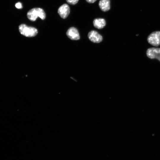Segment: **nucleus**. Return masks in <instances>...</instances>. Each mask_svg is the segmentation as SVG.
<instances>
[{
  "instance_id": "f257e3e1",
  "label": "nucleus",
  "mask_w": 160,
  "mask_h": 160,
  "mask_svg": "<svg viewBox=\"0 0 160 160\" xmlns=\"http://www.w3.org/2000/svg\"><path fill=\"white\" fill-rule=\"evenodd\" d=\"M28 18L32 21L36 20L39 17L42 20H44L46 17V14L44 10L39 8H35L29 10L27 13Z\"/></svg>"
},
{
  "instance_id": "f03ea898",
  "label": "nucleus",
  "mask_w": 160,
  "mask_h": 160,
  "mask_svg": "<svg viewBox=\"0 0 160 160\" xmlns=\"http://www.w3.org/2000/svg\"><path fill=\"white\" fill-rule=\"evenodd\" d=\"M19 30L20 33L28 37H33L38 33L37 29L33 27H29L25 24H22L19 26Z\"/></svg>"
},
{
  "instance_id": "7ed1b4c3",
  "label": "nucleus",
  "mask_w": 160,
  "mask_h": 160,
  "mask_svg": "<svg viewBox=\"0 0 160 160\" xmlns=\"http://www.w3.org/2000/svg\"><path fill=\"white\" fill-rule=\"evenodd\" d=\"M148 43L155 47L160 45V31H156L151 33L148 37Z\"/></svg>"
},
{
  "instance_id": "20e7f679",
  "label": "nucleus",
  "mask_w": 160,
  "mask_h": 160,
  "mask_svg": "<svg viewBox=\"0 0 160 160\" xmlns=\"http://www.w3.org/2000/svg\"><path fill=\"white\" fill-rule=\"evenodd\" d=\"M146 54L147 56L149 58L156 59L160 62V48H149L146 51Z\"/></svg>"
},
{
  "instance_id": "39448f33",
  "label": "nucleus",
  "mask_w": 160,
  "mask_h": 160,
  "mask_svg": "<svg viewBox=\"0 0 160 160\" xmlns=\"http://www.w3.org/2000/svg\"><path fill=\"white\" fill-rule=\"evenodd\" d=\"M88 37L89 40L95 43H99L103 40V37L97 31L92 30L88 33Z\"/></svg>"
},
{
  "instance_id": "423d86ee",
  "label": "nucleus",
  "mask_w": 160,
  "mask_h": 160,
  "mask_svg": "<svg viewBox=\"0 0 160 160\" xmlns=\"http://www.w3.org/2000/svg\"><path fill=\"white\" fill-rule=\"evenodd\" d=\"M67 36L72 40H79L80 37L77 29L74 27L69 28L66 32Z\"/></svg>"
},
{
  "instance_id": "0eeeda50",
  "label": "nucleus",
  "mask_w": 160,
  "mask_h": 160,
  "mask_svg": "<svg viewBox=\"0 0 160 160\" xmlns=\"http://www.w3.org/2000/svg\"><path fill=\"white\" fill-rule=\"evenodd\" d=\"M70 12L69 6L65 4L60 6L58 10V13L62 18L65 19L67 17Z\"/></svg>"
},
{
  "instance_id": "6e6552de",
  "label": "nucleus",
  "mask_w": 160,
  "mask_h": 160,
  "mask_svg": "<svg viewBox=\"0 0 160 160\" xmlns=\"http://www.w3.org/2000/svg\"><path fill=\"white\" fill-rule=\"evenodd\" d=\"M110 0H100L99 2V6L101 9L104 12L108 11L110 8Z\"/></svg>"
},
{
  "instance_id": "1a4fd4ad",
  "label": "nucleus",
  "mask_w": 160,
  "mask_h": 160,
  "mask_svg": "<svg viewBox=\"0 0 160 160\" xmlns=\"http://www.w3.org/2000/svg\"><path fill=\"white\" fill-rule=\"evenodd\" d=\"M94 26L97 28L101 29L103 28L106 25V22L103 18H96L93 21Z\"/></svg>"
},
{
  "instance_id": "9d476101",
  "label": "nucleus",
  "mask_w": 160,
  "mask_h": 160,
  "mask_svg": "<svg viewBox=\"0 0 160 160\" xmlns=\"http://www.w3.org/2000/svg\"><path fill=\"white\" fill-rule=\"evenodd\" d=\"M67 2L71 5H75L78 2L79 0H66Z\"/></svg>"
},
{
  "instance_id": "9b49d317",
  "label": "nucleus",
  "mask_w": 160,
  "mask_h": 160,
  "mask_svg": "<svg viewBox=\"0 0 160 160\" xmlns=\"http://www.w3.org/2000/svg\"><path fill=\"white\" fill-rule=\"evenodd\" d=\"M15 6L16 8L19 9H21L22 8V4L20 2L16 3L15 4Z\"/></svg>"
},
{
  "instance_id": "f8f14e48",
  "label": "nucleus",
  "mask_w": 160,
  "mask_h": 160,
  "mask_svg": "<svg viewBox=\"0 0 160 160\" xmlns=\"http://www.w3.org/2000/svg\"><path fill=\"white\" fill-rule=\"evenodd\" d=\"M88 3H94L97 0H86Z\"/></svg>"
}]
</instances>
